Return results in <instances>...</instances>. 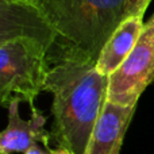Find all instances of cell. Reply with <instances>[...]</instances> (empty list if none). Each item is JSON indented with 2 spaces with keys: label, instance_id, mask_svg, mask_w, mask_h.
Masks as SVG:
<instances>
[{
  "label": "cell",
  "instance_id": "cell-9",
  "mask_svg": "<svg viewBox=\"0 0 154 154\" xmlns=\"http://www.w3.org/2000/svg\"><path fill=\"white\" fill-rule=\"evenodd\" d=\"M24 154H50V152H45V150L42 149V147H39L38 145H34V146H31L30 149H27Z\"/></svg>",
  "mask_w": 154,
  "mask_h": 154
},
{
  "label": "cell",
  "instance_id": "cell-1",
  "mask_svg": "<svg viewBox=\"0 0 154 154\" xmlns=\"http://www.w3.org/2000/svg\"><path fill=\"white\" fill-rule=\"evenodd\" d=\"M45 91L53 96L50 134L60 147L84 154L108 95V77L95 61L61 57L49 62Z\"/></svg>",
  "mask_w": 154,
  "mask_h": 154
},
{
  "label": "cell",
  "instance_id": "cell-6",
  "mask_svg": "<svg viewBox=\"0 0 154 154\" xmlns=\"http://www.w3.org/2000/svg\"><path fill=\"white\" fill-rule=\"evenodd\" d=\"M135 107L119 106L107 100L84 154H119Z\"/></svg>",
  "mask_w": 154,
  "mask_h": 154
},
{
  "label": "cell",
  "instance_id": "cell-11",
  "mask_svg": "<svg viewBox=\"0 0 154 154\" xmlns=\"http://www.w3.org/2000/svg\"><path fill=\"white\" fill-rule=\"evenodd\" d=\"M0 2H5V3H27L29 0H0Z\"/></svg>",
  "mask_w": 154,
  "mask_h": 154
},
{
  "label": "cell",
  "instance_id": "cell-4",
  "mask_svg": "<svg viewBox=\"0 0 154 154\" xmlns=\"http://www.w3.org/2000/svg\"><path fill=\"white\" fill-rule=\"evenodd\" d=\"M154 81V26L145 24L135 49L108 76L107 100L119 106H137L143 91Z\"/></svg>",
  "mask_w": 154,
  "mask_h": 154
},
{
  "label": "cell",
  "instance_id": "cell-5",
  "mask_svg": "<svg viewBox=\"0 0 154 154\" xmlns=\"http://www.w3.org/2000/svg\"><path fill=\"white\" fill-rule=\"evenodd\" d=\"M20 99L15 97L10 103L8 108L7 127L0 134V154H12L26 152L38 142L49 143L50 133L45 130L46 118L37 108H31V116L22 119L19 115Z\"/></svg>",
  "mask_w": 154,
  "mask_h": 154
},
{
  "label": "cell",
  "instance_id": "cell-8",
  "mask_svg": "<svg viewBox=\"0 0 154 154\" xmlns=\"http://www.w3.org/2000/svg\"><path fill=\"white\" fill-rule=\"evenodd\" d=\"M152 0H128L127 4V16L131 15H142L143 16L147 5Z\"/></svg>",
  "mask_w": 154,
  "mask_h": 154
},
{
  "label": "cell",
  "instance_id": "cell-12",
  "mask_svg": "<svg viewBox=\"0 0 154 154\" xmlns=\"http://www.w3.org/2000/svg\"><path fill=\"white\" fill-rule=\"evenodd\" d=\"M147 24H150V26H154V14H153V16L147 20Z\"/></svg>",
  "mask_w": 154,
  "mask_h": 154
},
{
  "label": "cell",
  "instance_id": "cell-3",
  "mask_svg": "<svg viewBox=\"0 0 154 154\" xmlns=\"http://www.w3.org/2000/svg\"><path fill=\"white\" fill-rule=\"evenodd\" d=\"M51 42L35 32L0 34V101L8 107L15 97L34 101L42 91L50 65L48 54Z\"/></svg>",
  "mask_w": 154,
  "mask_h": 154
},
{
  "label": "cell",
  "instance_id": "cell-10",
  "mask_svg": "<svg viewBox=\"0 0 154 154\" xmlns=\"http://www.w3.org/2000/svg\"><path fill=\"white\" fill-rule=\"evenodd\" d=\"M50 154H73V153L69 152L68 149H65V147H58L56 150H51Z\"/></svg>",
  "mask_w": 154,
  "mask_h": 154
},
{
  "label": "cell",
  "instance_id": "cell-2",
  "mask_svg": "<svg viewBox=\"0 0 154 154\" xmlns=\"http://www.w3.org/2000/svg\"><path fill=\"white\" fill-rule=\"evenodd\" d=\"M27 4L51 34L49 62L61 57L96 62L127 18L128 0H29Z\"/></svg>",
  "mask_w": 154,
  "mask_h": 154
},
{
  "label": "cell",
  "instance_id": "cell-7",
  "mask_svg": "<svg viewBox=\"0 0 154 154\" xmlns=\"http://www.w3.org/2000/svg\"><path fill=\"white\" fill-rule=\"evenodd\" d=\"M145 24L146 23H143L142 15H131L116 27L103 46L96 61V68L101 75L107 77L111 76L125 62V60L135 49L143 32Z\"/></svg>",
  "mask_w": 154,
  "mask_h": 154
}]
</instances>
